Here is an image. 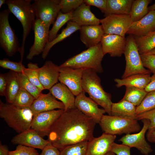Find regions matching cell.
I'll use <instances>...</instances> for the list:
<instances>
[{
	"mask_svg": "<svg viewBox=\"0 0 155 155\" xmlns=\"http://www.w3.org/2000/svg\"><path fill=\"white\" fill-rule=\"evenodd\" d=\"M81 41L88 48L100 42L104 34L101 25H93L81 26L79 30Z\"/></svg>",
	"mask_w": 155,
	"mask_h": 155,
	"instance_id": "7402d4cb",
	"label": "cell"
},
{
	"mask_svg": "<svg viewBox=\"0 0 155 155\" xmlns=\"http://www.w3.org/2000/svg\"><path fill=\"white\" fill-rule=\"evenodd\" d=\"M83 3L84 0H61L59 3L60 11L63 13L73 12Z\"/></svg>",
	"mask_w": 155,
	"mask_h": 155,
	"instance_id": "f35d334b",
	"label": "cell"
},
{
	"mask_svg": "<svg viewBox=\"0 0 155 155\" xmlns=\"http://www.w3.org/2000/svg\"><path fill=\"white\" fill-rule=\"evenodd\" d=\"M105 155H116V154L113 152L110 151Z\"/></svg>",
	"mask_w": 155,
	"mask_h": 155,
	"instance_id": "11a10c76",
	"label": "cell"
},
{
	"mask_svg": "<svg viewBox=\"0 0 155 155\" xmlns=\"http://www.w3.org/2000/svg\"><path fill=\"white\" fill-rule=\"evenodd\" d=\"M83 91L76 96L75 107L85 115L93 119L96 123H99L106 113L103 108L98 107V104L90 97L86 96Z\"/></svg>",
	"mask_w": 155,
	"mask_h": 155,
	"instance_id": "9a60e30c",
	"label": "cell"
},
{
	"mask_svg": "<svg viewBox=\"0 0 155 155\" xmlns=\"http://www.w3.org/2000/svg\"><path fill=\"white\" fill-rule=\"evenodd\" d=\"M84 2L89 6H93L98 8L104 13L106 11L107 0H84Z\"/></svg>",
	"mask_w": 155,
	"mask_h": 155,
	"instance_id": "f6af8a7d",
	"label": "cell"
},
{
	"mask_svg": "<svg viewBox=\"0 0 155 155\" xmlns=\"http://www.w3.org/2000/svg\"><path fill=\"white\" fill-rule=\"evenodd\" d=\"M0 66L3 68L9 69L10 71L18 73H23L26 68L22 64V61H13L7 58L0 60Z\"/></svg>",
	"mask_w": 155,
	"mask_h": 155,
	"instance_id": "ab89813d",
	"label": "cell"
},
{
	"mask_svg": "<svg viewBox=\"0 0 155 155\" xmlns=\"http://www.w3.org/2000/svg\"><path fill=\"white\" fill-rule=\"evenodd\" d=\"M90 6L84 2L72 12L71 21L81 26L99 25L100 19L91 11Z\"/></svg>",
	"mask_w": 155,
	"mask_h": 155,
	"instance_id": "603a6c76",
	"label": "cell"
},
{
	"mask_svg": "<svg viewBox=\"0 0 155 155\" xmlns=\"http://www.w3.org/2000/svg\"><path fill=\"white\" fill-rule=\"evenodd\" d=\"M133 0H107L105 17L111 14L129 15Z\"/></svg>",
	"mask_w": 155,
	"mask_h": 155,
	"instance_id": "4316f807",
	"label": "cell"
},
{
	"mask_svg": "<svg viewBox=\"0 0 155 155\" xmlns=\"http://www.w3.org/2000/svg\"><path fill=\"white\" fill-rule=\"evenodd\" d=\"M49 91L56 98L63 103L65 106L64 111L75 107V96L64 84L61 82L57 83Z\"/></svg>",
	"mask_w": 155,
	"mask_h": 155,
	"instance_id": "cb8c5ba5",
	"label": "cell"
},
{
	"mask_svg": "<svg viewBox=\"0 0 155 155\" xmlns=\"http://www.w3.org/2000/svg\"><path fill=\"white\" fill-rule=\"evenodd\" d=\"M100 43L104 55L108 54L112 57H120L123 54L126 39L120 35L104 34Z\"/></svg>",
	"mask_w": 155,
	"mask_h": 155,
	"instance_id": "2e32d148",
	"label": "cell"
},
{
	"mask_svg": "<svg viewBox=\"0 0 155 155\" xmlns=\"http://www.w3.org/2000/svg\"><path fill=\"white\" fill-rule=\"evenodd\" d=\"M39 67L38 64L31 62L27 65V67L24 69L23 73L29 80L41 90L44 89L39 81L38 69Z\"/></svg>",
	"mask_w": 155,
	"mask_h": 155,
	"instance_id": "d590c367",
	"label": "cell"
},
{
	"mask_svg": "<svg viewBox=\"0 0 155 155\" xmlns=\"http://www.w3.org/2000/svg\"><path fill=\"white\" fill-rule=\"evenodd\" d=\"M150 0H133L130 15L132 22L138 21L148 13V5L151 2Z\"/></svg>",
	"mask_w": 155,
	"mask_h": 155,
	"instance_id": "4dcf8cb0",
	"label": "cell"
},
{
	"mask_svg": "<svg viewBox=\"0 0 155 155\" xmlns=\"http://www.w3.org/2000/svg\"><path fill=\"white\" fill-rule=\"evenodd\" d=\"M33 115L38 113L56 109H65L63 103L57 100L49 92L46 94L42 93L34 100L31 107Z\"/></svg>",
	"mask_w": 155,
	"mask_h": 155,
	"instance_id": "44dd1931",
	"label": "cell"
},
{
	"mask_svg": "<svg viewBox=\"0 0 155 155\" xmlns=\"http://www.w3.org/2000/svg\"><path fill=\"white\" fill-rule=\"evenodd\" d=\"M135 119L137 121L144 119L149 120L150 123L148 130H155V108L137 115Z\"/></svg>",
	"mask_w": 155,
	"mask_h": 155,
	"instance_id": "b9f144b4",
	"label": "cell"
},
{
	"mask_svg": "<svg viewBox=\"0 0 155 155\" xmlns=\"http://www.w3.org/2000/svg\"><path fill=\"white\" fill-rule=\"evenodd\" d=\"M31 0H6L8 9L21 23L23 29L20 53L22 61L26 39L33 29L36 20L34 9Z\"/></svg>",
	"mask_w": 155,
	"mask_h": 155,
	"instance_id": "7a4b0ae2",
	"label": "cell"
},
{
	"mask_svg": "<svg viewBox=\"0 0 155 155\" xmlns=\"http://www.w3.org/2000/svg\"><path fill=\"white\" fill-rule=\"evenodd\" d=\"M96 123L75 107L64 111L52 125L47 140L59 150L94 138Z\"/></svg>",
	"mask_w": 155,
	"mask_h": 155,
	"instance_id": "6da1fadb",
	"label": "cell"
},
{
	"mask_svg": "<svg viewBox=\"0 0 155 155\" xmlns=\"http://www.w3.org/2000/svg\"><path fill=\"white\" fill-rule=\"evenodd\" d=\"M148 10L149 11L151 10H155V3L153 5H151L149 7Z\"/></svg>",
	"mask_w": 155,
	"mask_h": 155,
	"instance_id": "816d5d0a",
	"label": "cell"
},
{
	"mask_svg": "<svg viewBox=\"0 0 155 155\" xmlns=\"http://www.w3.org/2000/svg\"><path fill=\"white\" fill-rule=\"evenodd\" d=\"M142 121L143 126L140 131L135 133L126 134L118 141L121 142L122 144L131 148H136L143 155H148L152 151L151 146L147 142L145 137V135L148 130L150 122L147 119H144Z\"/></svg>",
	"mask_w": 155,
	"mask_h": 155,
	"instance_id": "8fae6325",
	"label": "cell"
},
{
	"mask_svg": "<svg viewBox=\"0 0 155 155\" xmlns=\"http://www.w3.org/2000/svg\"><path fill=\"white\" fill-rule=\"evenodd\" d=\"M144 90L148 93L155 91V74L151 76L150 82Z\"/></svg>",
	"mask_w": 155,
	"mask_h": 155,
	"instance_id": "c3c4849f",
	"label": "cell"
},
{
	"mask_svg": "<svg viewBox=\"0 0 155 155\" xmlns=\"http://www.w3.org/2000/svg\"><path fill=\"white\" fill-rule=\"evenodd\" d=\"M6 0H0V7L1 8L2 5L6 4Z\"/></svg>",
	"mask_w": 155,
	"mask_h": 155,
	"instance_id": "db71d44e",
	"label": "cell"
},
{
	"mask_svg": "<svg viewBox=\"0 0 155 155\" xmlns=\"http://www.w3.org/2000/svg\"><path fill=\"white\" fill-rule=\"evenodd\" d=\"M140 55L144 67L155 74V56L147 53Z\"/></svg>",
	"mask_w": 155,
	"mask_h": 155,
	"instance_id": "7bdbcfd3",
	"label": "cell"
},
{
	"mask_svg": "<svg viewBox=\"0 0 155 155\" xmlns=\"http://www.w3.org/2000/svg\"><path fill=\"white\" fill-rule=\"evenodd\" d=\"M60 0H35L32 4L36 19L41 21L49 29L60 11Z\"/></svg>",
	"mask_w": 155,
	"mask_h": 155,
	"instance_id": "9c48e42d",
	"label": "cell"
},
{
	"mask_svg": "<svg viewBox=\"0 0 155 155\" xmlns=\"http://www.w3.org/2000/svg\"><path fill=\"white\" fill-rule=\"evenodd\" d=\"M33 30L34 33L33 44L30 48L26 56L31 60L35 56L42 53L48 42L49 29L40 20L36 19Z\"/></svg>",
	"mask_w": 155,
	"mask_h": 155,
	"instance_id": "5bb4252c",
	"label": "cell"
},
{
	"mask_svg": "<svg viewBox=\"0 0 155 155\" xmlns=\"http://www.w3.org/2000/svg\"><path fill=\"white\" fill-rule=\"evenodd\" d=\"M104 55L100 42L70 58L59 66L73 69L94 70L97 73L103 71L101 63Z\"/></svg>",
	"mask_w": 155,
	"mask_h": 155,
	"instance_id": "5b68a950",
	"label": "cell"
},
{
	"mask_svg": "<svg viewBox=\"0 0 155 155\" xmlns=\"http://www.w3.org/2000/svg\"><path fill=\"white\" fill-rule=\"evenodd\" d=\"M0 117L19 133L31 128L33 115L30 108L4 103L0 100Z\"/></svg>",
	"mask_w": 155,
	"mask_h": 155,
	"instance_id": "3957f363",
	"label": "cell"
},
{
	"mask_svg": "<svg viewBox=\"0 0 155 155\" xmlns=\"http://www.w3.org/2000/svg\"><path fill=\"white\" fill-rule=\"evenodd\" d=\"M148 93L144 89L126 87L125 94L121 100L127 101L137 107L140 104Z\"/></svg>",
	"mask_w": 155,
	"mask_h": 155,
	"instance_id": "f546056e",
	"label": "cell"
},
{
	"mask_svg": "<svg viewBox=\"0 0 155 155\" xmlns=\"http://www.w3.org/2000/svg\"><path fill=\"white\" fill-rule=\"evenodd\" d=\"M18 78L21 87L30 94L35 99L42 93V91L31 82L23 73H18Z\"/></svg>",
	"mask_w": 155,
	"mask_h": 155,
	"instance_id": "8d00e7d4",
	"label": "cell"
},
{
	"mask_svg": "<svg viewBox=\"0 0 155 155\" xmlns=\"http://www.w3.org/2000/svg\"><path fill=\"white\" fill-rule=\"evenodd\" d=\"M148 141L151 143H155V130H148L146 134Z\"/></svg>",
	"mask_w": 155,
	"mask_h": 155,
	"instance_id": "681fc988",
	"label": "cell"
},
{
	"mask_svg": "<svg viewBox=\"0 0 155 155\" xmlns=\"http://www.w3.org/2000/svg\"><path fill=\"white\" fill-rule=\"evenodd\" d=\"M88 142H84L65 147L60 150V155H86Z\"/></svg>",
	"mask_w": 155,
	"mask_h": 155,
	"instance_id": "e575fe53",
	"label": "cell"
},
{
	"mask_svg": "<svg viewBox=\"0 0 155 155\" xmlns=\"http://www.w3.org/2000/svg\"><path fill=\"white\" fill-rule=\"evenodd\" d=\"M140 55L147 53L155 48V31L142 37H134Z\"/></svg>",
	"mask_w": 155,
	"mask_h": 155,
	"instance_id": "1f68e13d",
	"label": "cell"
},
{
	"mask_svg": "<svg viewBox=\"0 0 155 155\" xmlns=\"http://www.w3.org/2000/svg\"><path fill=\"white\" fill-rule=\"evenodd\" d=\"M9 151L7 146L3 145L1 142H0V155H9Z\"/></svg>",
	"mask_w": 155,
	"mask_h": 155,
	"instance_id": "f907efd6",
	"label": "cell"
},
{
	"mask_svg": "<svg viewBox=\"0 0 155 155\" xmlns=\"http://www.w3.org/2000/svg\"><path fill=\"white\" fill-rule=\"evenodd\" d=\"M146 53L155 56V48Z\"/></svg>",
	"mask_w": 155,
	"mask_h": 155,
	"instance_id": "f5cc1de1",
	"label": "cell"
},
{
	"mask_svg": "<svg viewBox=\"0 0 155 155\" xmlns=\"http://www.w3.org/2000/svg\"><path fill=\"white\" fill-rule=\"evenodd\" d=\"M7 85L5 96L7 102L12 104L21 86L18 78V73L10 71L5 73Z\"/></svg>",
	"mask_w": 155,
	"mask_h": 155,
	"instance_id": "f1b7e54d",
	"label": "cell"
},
{
	"mask_svg": "<svg viewBox=\"0 0 155 155\" xmlns=\"http://www.w3.org/2000/svg\"><path fill=\"white\" fill-rule=\"evenodd\" d=\"M64 111L55 109L34 115L31 128L43 138L48 136L52 125Z\"/></svg>",
	"mask_w": 155,
	"mask_h": 155,
	"instance_id": "7c38bea8",
	"label": "cell"
},
{
	"mask_svg": "<svg viewBox=\"0 0 155 155\" xmlns=\"http://www.w3.org/2000/svg\"><path fill=\"white\" fill-rule=\"evenodd\" d=\"M131 148L125 145L114 142L112 146L111 151L117 155H131Z\"/></svg>",
	"mask_w": 155,
	"mask_h": 155,
	"instance_id": "ee69618b",
	"label": "cell"
},
{
	"mask_svg": "<svg viewBox=\"0 0 155 155\" xmlns=\"http://www.w3.org/2000/svg\"><path fill=\"white\" fill-rule=\"evenodd\" d=\"M123 54L126 65L122 79L136 74H150L149 70L143 66L133 36L130 35L127 38Z\"/></svg>",
	"mask_w": 155,
	"mask_h": 155,
	"instance_id": "52a82bcc",
	"label": "cell"
},
{
	"mask_svg": "<svg viewBox=\"0 0 155 155\" xmlns=\"http://www.w3.org/2000/svg\"><path fill=\"white\" fill-rule=\"evenodd\" d=\"M10 12L7 9L0 13V47L9 57L20 51L18 39L11 28L9 20Z\"/></svg>",
	"mask_w": 155,
	"mask_h": 155,
	"instance_id": "ba28073f",
	"label": "cell"
},
{
	"mask_svg": "<svg viewBox=\"0 0 155 155\" xmlns=\"http://www.w3.org/2000/svg\"><path fill=\"white\" fill-rule=\"evenodd\" d=\"M81 27L72 21L68 22L66 27L62 30L60 34L57 35L53 41L47 42L42 53V59H46L51 49L56 44L69 36L76 31L79 30Z\"/></svg>",
	"mask_w": 155,
	"mask_h": 155,
	"instance_id": "83f0119b",
	"label": "cell"
},
{
	"mask_svg": "<svg viewBox=\"0 0 155 155\" xmlns=\"http://www.w3.org/2000/svg\"><path fill=\"white\" fill-rule=\"evenodd\" d=\"M155 108V91L147 93L141 103L136 107L137 115Z\"/></svg>",
	"mask_w": 155,
	"mask_h": 155,
	"instance_id": "74e56055",
	"label": "cell"
},
{
	"mask_svg": "<svg viewBox=\"0 0 155 155\" xmlns=\"http://www.w3.org/2000/svg\"><path fill=\"white\" fill-rule=\"evenodd\" d=\"M132 22L129 15L111 14L100 19L104 34L125 37Z\"/></svg>",
	"mask_w": 155,
	"mask_h": 155,
	"instance_id": "30bf717a",
	"label": "cell"
},
{
	"mask_svg": "<svg viewBox=\"0 0 155 155\" xmlns=\"http://www.w3.org/2000/svg\"><path fill=\"white\" fill-rule=\"evenodd\" d=\"M136 107L132 104L126 100H121L118 102H113L111 115L135 119L137 115Z\"/></svg>",
	"mask_w": 155,
	"mask_h": 155,
	"instance_id": "484cf974",
	"label": "cell"
},
{
	"mask_svg": "<svg viewBox=\"0 0 155 155\" xmlns=\"http://www.w3.org/2000/svg\"><path fill=\"white\" fill-rule=\"evenodd\" d=\"M72 12L63 13L61 11L59 12L52 28L49 31L48 42H51L55 39L60 28L66 23L71 20Z\"/></svg>",
	"mask_w": 155,
	"mask_h": 155,
	"instance_id": "d6a6232c",
	"label": "cell"
},
{
	"mask_svg": "<svg viewBox=\"0 0 155 155\" xmlns=\"http://www.w3.org/2000/svg\"><path fill=\"white\" fill-rule=\"evenodd\" d=\"M40 155H60V151L49 142L42 150Z\"/></svg>",
	"mask_w": 155,
	"mask_h": 155,
	"instance_id": "bcb514c9",
	"label": "cell"
},
{
	"mask_svg": "<svg viewBox=\"0 0 155 155\" xmlns=\"http://www.w3.org/2000/svg\"><path fill=\"white\" fill-rule=\"evenodd\" d=\"M7 82L5 73L0 74V95L5 96L6 95Z\"/></svg>",
	"mask_w": 155,
	"mask_h": 155,
	"instance_id": "7dc6e473",
	"label": "cell"
},
{
	"mask_svg": "<svg viewBox=\"0 0 155 155\" xmlns=\"http://www.w3.org/2000/svg\"><path fill=\"white\" fill-rule=\"evenodd\" d=\"M155 31V10H151L140 20L132 22L127 34L142 37Z\"/></svg>",
	"mask_w": 155,
	"mask_h": 155,
	"instance_id": "d6986e66",
	"label": "cell"
},
{
	"mask_svg": "<svg viewBox=\"0 0 155 155\" xmlns=\"http://www.w3.org/2000/svg\"><path fill=\"white\" fill-rule=\"evenodd\" d=\"M82 85L83 91L87 93L90 98L102 107L108 115H111L113 103L111 95L104 90L97 73L92 69H85Z\"/></svg>",
	"mask_w": 155,
	"mask_h": 155,
	"instance_id": "277c9868",
	"label": "cell"
},
{
	"mask_svg": "<svg viewBox=\"0 0 155 155\" xmlns=\"http://www.w3.org/2000/svg\"><path fill=\"white\" fill-rule=\"evenodd\" d=\"M59 67L52 61H46L38 69L39 81L44 89L49 90L58 81Z\"/></svg>",
	"mask_w": 155,
	"mask_h": 155,
	"instance_id": "ffe728a7",
	"label": "cell"
},
{
	"mask_svg": "<svg viewBox=\"0 0 155 155\" xmlns=\"http://www.w3.org/2000/svg\"><path fill=\"white\" fill-rule=\"evenodd\" d=\"M99 124L104 133L113 135L136 133L141 129L135 119L109 115H103Z\"/></svg>",
	"mask_w": 155,
	"mask_h": 155,
	"instance_id": "8992f818",
	"label": "cell"
},
{
	"mask_svg": "<svg viewBox=\"0 0 155 155\" xmlns=\"http://www.w3.org/2000/svg\"><path fill=\"white\" fill-rule=\"evenodd\" d=\"M35 148L18 145L15 150L9 151V155H39Z\"/></svg>",
	"mask_w": 155,
	"mask_h": 155,
	"instance_id": "60d3db41",
	"label": "cell"
},
{
	"mask_svg": "<svg viewBox=\"0 0 155 155\" xmlns=\"http://www.w3.org/2000/svg\"><path fill=\"white\" fill-rule=\"evenodd\" d=\"M115 135L104 133L88 142L86 155H105L111 151L116 138Z\"/></svg>",
	"mask_w": 155,
	"mask_h": 155,
	"instance_id": "e0dca14e",
	"label": "cell"
},
{
	"mask_svg": "<svg viewBox=\"0 0 155 155\" xmlns=\"http://www.w3.org/2000/svg\"><path fill=\"white\" fill-rule=\"evenodd\" d=\"M35 99L30 94L21 87L12 104L21 107L30 108Z\"/></svg>",
	"mask_w": 155,
	"mask_h": 155,
	"instance_id": "836d02e7",
	"label": "cell"
},
{
	"mask_svg": "<svg viewBox=\"0 0 155 155\" xmlns=\"http://www.w3.org/2000/svg\"><path fill=\"white\" fill-rule=\"evenodd\" d=\"M84 69L59 67L58 80L66 85L76 96L83 91L82 79Z\"/></svg>",
	"mask_w": 155,
	"mask_h": 155,
	"instance_id": "4fadbf2b",
	"label": "cell"
},
{
	"mask_svg": "<svg viewBox=\"0 0 155 155\" xmlns=\"http://www.w3.org/2000/svg\"><path fill=\"white\" fill-rule=\"evenodd\" d=\"M151 76L150 74H136L124 78H116L114 79L117 88L123 86H130L144 89L150 82Z\"/></svg>",
	"mask_w": 155,
	"mask_h": 155,
	"instance_id": "d4e9b609",
	"label": "cell"
},
{
	"mask_svg": "<svg viewBox=\"0 0 155 155\" xmlns=\"http://www.w3.org/2000/svg\"><path fill=\"white\" fill-rule=\"evenodd\" d=\"M11 142L14 144L21 145L42 150L50 142L31 128L14 136Z\"/></svg>",
	"mask_w": 155,
	"mask_h": 155,
	"instance_id": "ac0fdd59",
	"label": "cell"
}]
</instances>
